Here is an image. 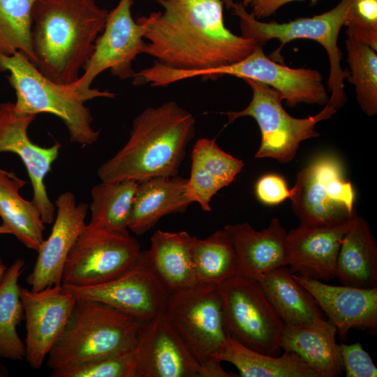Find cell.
I'll list each match as a JSON object with an SVG mask.
<instances>
[{
    "label": "cell",
    "mask_w": 377,
    "mask_h": 377,
    "mask_svg": "<svg viewBox=\"0 0 377 377\" xmlns=\"http://www.w3.org/2000/svg\"><path fill=\"white\" fill-rule=\"evenodd\" d=\"M52 377H138L133 347L61 370Z\"/></svg>",
    "instance_id": "35"
},
{
    "label": "cell",
    "mask_w": 377,
    "mask_h": 377,
    "mask_svg": "<svg viewBox=\"0 0 377 377\" xmlns=\"http://www.w3.org/2000/svg\"><path fill=\"white\" fill-rule=\"evenodd\" d=\"M54 205L57 210L51 232L38 250L33 270L26 279L34 291L61 284L68 253L86 225L89 205L77 202L73 193H61Z\"/></svg>",
    "instance_id": "18"
},
{
    "label": "cell",
    "mask_w": 377,
    "mask_h": 377,
    "mask_svg": "<svg viewBox=\"0 0 377 377\" xmlns=\"http://www.w3.org/2000/svg\"><path fill=\"white\" fill-rule=\"evenodd\" d=\"M192 254L196 283L219 286L238 276L236 252L224 228L205 239L196 237Z\"/></svg>",
    "instance_id": "31"
},
{
    "label": "cell",
    "mask_w": 377,
    "mask_h": 377,
    "mask_svg": "<svg viewBox=\"0 0 377 377\" xmlns=\"http://www.w3.org/2000/svg\"><path fill=\"white\" fill-rule=\"evenodd\" d=\"M0 71L9 72L8 80L15 91L14 107L17 112L57 117L66 126L72 142L86 146L98 140L99 131L93 128L91 113L84 103L95 98H112L115 94L91 88L82 91L74 83L53 82L20 52L8 56L0 54Z\"/></svg>",
    "instance_id": "4"
},
{
    "label": "cell",
    "mask_w": 377,
    "mask_h": 377,
    "mask_svg": "<svg viewBox=\"0 0 377 377\" xmlns=\"http://www.w3.org/2000/svg\"><path fill=\"white\" fill-rule=\"evenodd\" d=\"M133 351L138 377H203L202 365L164 313L140 323Z\"/></svg>",
    "instance_id": "16"
},
{
    "label": "cell",
    "mask_w": 377,
    "mask_h": 377,
    "mask_svg": "<svg viewBox=\"0 0 377 377\" xmlns=\"http://www.w3.org/2000/svg\"><path fill=\"white\" fill-rule=\"evenodd\" d=\"M212 357L233 364L242 377H320L311 365L293 352L270 355L250 349L228 336Z\"/></svg>",
    "instance_id": "28"
},
{
    "label": "cell",
    "mask_w": 377,
    "mask_h": 377,
    "mask_svg": "<svg viewBox=\"0 0 377 377\" xmlns=\"http://www.w3.org/2000/svg\"><path fill=\"white\" fill-rule=\"evenodd\" d=\"M6 269H7L6 266L5 265L4 263L3 262V260L0 257V284L3 279Z\"/></svg>",
    "instance_id": "40"
},
{
    "label": "cell",
    "mask_w": 377,
    "mask_h": 377,
    "mask_svg": "<svg viewBox=\"0 0 377 377\" xmlns=\"http://www.w3.org/2000/svg\"><path fill=\"white\" fill-rule=\"evenodd\" d=\"M221 1L223 3L224 6L228 9H230L235 3L234 0H221Z\"/></svg>",
    "instance_id": "42"
},
{
    "label": "cell",
    "mask_w": 377,
    "mask_h": 377,
    "mask_svg": "<svg viewBox=\"0 0 377 377\" xmlns=\"http://www.w3.org/2000/svg\"><path fill=\"white\" fill-rule=\"evenodd\" d=\"M187 179L176 175L155 177L138 182L128 229L141 235L165 215L183 213L192 203L186 191Z\"/></svg>",
    "instance_id": "23"
},
{
    "label": "cell",
    "mask_w": 377,
    "mask_h": 377,
    "mask_svg": "<svg viewBox=\"0 0 377 377\" xmlns=\"http://www.w3.org/2000/svg\"><path fill=\"white\" fill-rule=\"evenodd\" d=\"M9 376L8 369L0 364V377H7Z\"/></svg>",
    "instance_id": "41"
},
{
    "label": "cell",
    "mask_w": 377,
    "mask_h": 377,
    "mask_svg": "<svg viewBox=\"0 0 377 377\" xmlns=\"http://www.w3.org/2000/svg\"><path fill=\"white\" fill-rule=\"evenodd\" d=\"M8 234L6 230H5L1 225H0V235H6Z\"/></svg>",
    "instance_id": "44"
},
{
    "label": "cell",
    "mask_w": 377,
    "mask_h": 377,
    "mask_svg": "<svg viewBox=\"0 0 377 377\" xmlns=\"http://www.w3.org/2000/svg\"><path fill=\"white\" fill-rule=\"evenodd\" d=\"M293 277L313 295L341 338L352 328L376 329L377 288L332 286L294 274Z\"/></svg>",
    "instance_id": "20"
},
{
    "label": "cell",
    "mask_w": 377,
    "mask_h": 377,
    "mask_svg": "<svg viewBox=\"0 0 377 377\" xmlns=\"http://www.w3.org/2000/svg\"><path fill=\"white\" fill-rule=\"evenodd\" d=\"M36 115L17 112L14 103H0V154L11 152L23 162L32 188V202L38 209L45 224L53 223L56 207L50 200L45 185V178L58 158L61 144L56 142L43 147L32 142L28 128Z\"/></svg>",
    "instance_id": "15"
},
{
    "label": "cell",
    "mask_w": 377,
    "mask_h": 377,
    "mask_svg": "<svg viewBox=\"0 0 377 377\" xmlns=\"http://www.w3.org/2000/svg\"><path fill=\"white\" fill-rule=\"evenodd\" d=\"M138 182H102L92 187L87 226L111 232L129 233L133 202Z\"/></svg>",
    "instance_id": "30"
},
{
    "label": "cell",
    "mask_w": 377,
    "mask_h": 377,
    "mask_svg": "<svg viewBox=\"0 0 377 377\" xmlns=\"http://www.w3.org/2000/svg\"><path fill=\"white\" fill-rule=\"evenodd\" d=\"M244 166L242 160L223 151L216 139L198 140L191 152V169L186 191L190 200L210 212L212 197L230 184Z\"/></svg>",
    "instance_id": "22"
},
{
    "label": "cell",
    "mask_w": 377,
    "mask_h": 377,
    "mask_svg": "<svg viewBox=\"0 0 377 377\" xmlns=\"http://www.w3.org/2000/svg\"><path fill=\"white\" fill-rule=\"evenodd\" d=\"M344 26L348 36L377 51V0H353Z\"/></svg>",
    "instance_id": "36"
},
{
    "label": "cell",
    "mask_w": 377,
    "mask_h": 377,
    "mask_svg": "<svg viewBox=\"0 0 377 377\" xmlns=\"http://www.w3.org/2000/svg\"><path fill=\"white\" fill-rule=\"evenodd\" d=\"M218 290L226 335L253 350L279 355L284 323L258 281L236 276Z\"/></svg>",
    "instance_id": "9"
},
{
    "label": "cell",
    "mask_w": 377,
    "mask_h": 377,
    "mask_svg": "<svg viewBox=\"0 0 377 377\" xmlns=\"http://www.w3.org/2000/svg\"><path fill=\"white\" fill-rule=\"evenodd\" d=\"M255 191L260 202L269 205L281 203L291 195L284 179L276 174L261 177L256 184Z\"/></svg>",
    "instance_id": "38"
},
{
    "label": "cell",
    "mask_w": 377,
    "mask_h": 377,
    "mask_svg": "<svg viewBox=\"0 0 377 377\" xmlns=\"http://www.w3.org/2000/svg\"><path fill=\"white\" fill-rule=\"evenodd\" d=\"M137 239L85 225L66 260L61 285L87 286L112 279L128 269L141 253Z\"/></svg>",
    "instance_id": "11"
},
{
    "label": "cell",
    "mask_w": 377,
    "mask_h": 377,
    "mask_svg": "<svg viewBox=\"0 0 377 377\" xmlns=\"http://www.w3.org/2000/svg\"><path fill=\"white\" fill-rule=\"evenodd\" d=\"M27 182L0 168L1 226L27 248L38 251L44 241L45 223L31 201L20 195Z\"/></svg>",
    "instance_id": "29"
},
{
    "label": "cell",
    "mask_w": 377,
    "mask_h": 377,
    "mask_svg": "<svg viewBox=\"0 0 377 377\" xmlns=\"http://www.w3.org/2000/svg\"><path fill=\"white\" fill-rule=\"evenodd\" d=\"M195 130L193 115L175 101L148 107L135 117L126 143L98 168V177L140 182L176 176Z\"/></svg>",
    "instance_id": "3"
},
{
    "label": "cell",
    "mask_w": 377,
    "mask_h": 377,
    "mask_svg": "<svg viewBox=\"0 0 377 377\" xmlns=\"http://www.w3.org/2000/svg\"><path fill=\"white\" fill-rule=\"evenodd\" d=\"M335 275L343 284L360 288H377V245L368 223L358 215L343 237Z\"/></svg>",
    "instance_id": "27"
},
{
    "label": "cell",
    "mask_w": 377,
    "mask_h": 377,
    "mask_svg": "<svg viewBox=\"0 0 377 377\" xmlns=\"http://www.w3.org/2000/svg\"><path fill=\"white\" fill-rule=\"evenodd\" d=\"M353 0H341L332 9L311 17H300L285 23L260 21L242 2L234 3L232 14L239 20L242 36L263 45L272 39L283 45L304 38L319 43L327 51L330 61L327 87L331 91L327 103L339 110L346 102L344 80L349 71L342 68V54L337 42Z\"/></svg>",
    "instance_id": "6"
},
{
    "label": "cell",
    "mask_w": 377,
    "mask_h": 377,
    "mask_svg": "<svg viewBox=\"0 0 377 377\" xmlns=\"http://www.w3.org/2000/svg\"><path fill=\"white\" fill-rule=\"evenodd\" d=\"M62 287L75 298L106 304L140 322L164 313L170 294L150 265L146 250L112 279L93 286Z\"/></svg>",
    "instance_id": "12"
},
{
    "label": "cell",
    "mask_w": 377,
    "mask_h": 377,
    "mask_svg": "<svg viewBox=\"0 0 377 377\" xmlns=\"http://www.w3.org/2000/svg\"><path fill=\"white\" fill-rule=\"evenodd\" d=\"M236 252L238 276L257 281L263 274L288 266L287 232L276 218L260 231L248 223L227 225Z\"/></svg>",
    "instance_id": "21"
},
{
    "label": "cell",
    "mask_w": 377,
    "mask_h": 377,
    "mask_svg": "<svg viewBox=\"0 0 377 377\" xmlns=\"http://www.w3.org/2000/svg\"><path fill=\"white\" fill-rule=\"evenodd\" d=\"M133 0H119L108 13L102 34L95 42L93 54L84 68V73L74 82L80 90L87 91L94 79L110 70L121 80L133 77V61L143 53V27L131 14Z\"/></svg>",
    "instance_id": "14"
},
{
    "label": "cell",
    "mask_w": 377,
    "mask_h": 377,
    "mask_svg": "<svg viewBox=\"0 0 377 377\" xmlns=\"http://www.w3.org/2000/svg\"><path fill=\"white\" fill-rule=\"evenodd\" d=\"M355 218L334 226L309 227L300 224L287 232L288 265L290 272L322 281L335 278L339 248Z\"/></svg>",
    "instance_id": "19"
},
{
    "label": "cell",
    "mask_w": 377,
    "mask_h": 377,
    "mask_svg": "<svg viewBox=\"0 0 377 377\" xmlns=\"http://www.w3.org/2000/svg\"><path fill=\"white\" fill-rule=\"evenodd\" d=\"M24 265V260L17 258L0 284V357L16 361L25 357L24 343L17 332L24 315L18 283Z\"/></svg>",
    "instance_id": "32"
},
{
    "label": "cell",
    "mask_w": 377,
    "mask_h": 377,
    "mask_svg": "<svg viewBox=\"0 0 377 377\" xmlns=\"http://www.w3.org/2000/svg\"><path fill=\"white\" fill-rule=\"evenodd\" d=\"M163 7L137 20L143 53L168 67L199 71L238 62L258 43L225 25L221 0H156Z\"/></svg>",
    "instance_id": "1"
},
{
    "label": "cell",
    "mask_w": 377,
    "mask_h": 377,
    "mask_svg": "<svg viewBox=\"0 0 377 377\" xmlns=\"http://www.w3.org/2000/svg\"><path fill=\"white\" fill-rule=\"evenodd\" d=\"M254 0H242V3L244 5V6L246 7L249 5H251Z\"/></svg>",
    "instance_id": "43"
},
{
    "label": "cell",
    "mask_w": 377,
    "mask_h": 377,
    "mask_svg": "<svg viewBox=\"0 0 377 377\" xmlns=\"http://www.w3.org/2000/svg\"><path fill=\"white\" fill-rule=\"evenodd\" d=\"M343 172L338 158L323 154L297 172L290 199L301 225L334 226L357 215L354 188Z\"/></svg>",
    "instance_id": "7"
},
{
    "label": "cell",
    "mask_w": 377,
    "mask_h": 377,
    "mask_svg": "<svg viewBox=\"0 0 377 377\" xmlns=\"http://www.w3.org/2000/svg\"><path fill=\"white\" fill-rule=\"evenodd\" d=\"M257 281L284 324L315 326L328 320L313 295L294 279L287 266L266 272Z\"/></svg>",
    "instance_id": "24"
},
{
    "label": "cell",
    "mask_w": 377,
    "mask_h": 377,
    "mask_svg": "<svg viewBox=\"0 0 377 377\" xmlns=\"http://www.w3.org/2000/svg\"><path fill=\"white\" fill-rule=\"evenodd\" d=\"M164 314L200 364L226 338L218 286L195 283L170 293Z\"/></svg>",
    "instance_id": "10"
},
{
    "label": "cell",
    "mask_w": 377,
    "mask_h": 377,
    "mask_svg": "<svg viewBox=\"0 0 377 377\" xmlns=\"http://www.w3.org/2000/svg\"><path fill=\"white\" fill-rule=\"evenodd\" d=\"M25 318V357L34 369H39L66 325L76 298L56 285L34 291L21 288Z\"/></svg>",
    "instance_id": "17"
},
{
    "label": "cell",
    "mask_w": 377,
    "mask_h": 377,
    "mask_svg": "<svg viewBox=\"0 0 377 377\" xmlns=\"http://www.w3.org/2000/svg\"><path fill=\"white\" fill-rule=\"evenodd\" d=\"M37 0H0V54L22 52L34 63L32 10Z\"/></svg>",
    "instance_id": "33"
},
{
    "label": "cell",
    "mask_w": 377,
    "mask_h": 377,
    "mask_svg": "<svg viewBox=\"0 0 377 377\" xmlns=\"http://www.w3.org/2000/svg\"><path fill=\"white\" fill-rule=\"evenodd\" d=\"M108 13L95 0H37L32 10L34 64L53 82H76Z\"/></svg>",
    "instance_id": "2"
},
{
    "label": "cell",
    "mask_w": 377,
    "mask_h": 377,
    "mask_svg": "<svg viewBox=\"0 0 377 377\" xmlns=\"http://www.w3.org/2000/svg\"><path fill=\"white\" fill-rule=\"evenodd\" d=\"M337 333V327L329 320L315 326L284 324L280 346L298 355L320 377H338L343 366Z\"/></svg>",
    "instance_id": "25"
},
{
    "label": "cell",
    "mask_w": 377,
    "mask_h": 377,
    "mask_svg": "<svg viewBox=\"0 0 377 377\" xmlns=\"http://www.w3.org/2000/svg\"><path fill=\"white\" fill-rule=\"evenodd\" d=\"M350 71L357 101L368 116L377 114V54L369 45L348 36L345 41Z\"/></svg>",
    "instance_id": "34"
},
{
    "label": "cell",
    "mask_w": 377,
    "mask_h": 377,
    "mask_svg": "<svg viewBox=\"0 0 377 377\" xmlns=\"http://www.w3.org/2000/svg\"><path fill=\"white\" fill-rule=\"evenodd\" d=\"M140 323L106 304L76 298L47 366L61 370L131 348Z\"/></svg>",
    "instance_id": "5"
},
{
    "label": "cell",
    "mask_w": 377,
    "mask_h": 377,
    "mask_svg": "<svg viewBox=\"0 0 377 377\" xmlns=\"http://www.w3.org/2000/svg\"><path fill=\"white\" fill-rule=\"evenodd\" d=\"M303 0H254L252 6V14L258 19L270 16L283 5L295 1ZM312 3L318 0H310Z\"/></svg>",
    "instance_id": "39"
},
{
    "label": "cell",
    "mask_w": 377,
    "mask_h": 377,
    "mask_svg": "<svg viewBox=\"0 0 377 377\" xmlns=\"http://www.w3.org/2000/svg\"><path fill=\"white\" fill-rule=\"evenodd\" d=\"M243 80L252 90L249 104L239 111L220 113L228 117L227 124L247 116L256 121L261 133V142L256 158H271L283 163L291 161L302 141L320 135L315 128L316 124L329 119L337 111L327 103L313 116L295 118L283 108L282 97L275 89L256 80Z\"/></svg>",
    "instance_id": "8"
},
{
    "label": "cell",
    "mask_w": 377,
    "mask_h": 377,
    "mask_svg": "<svg viewBox=\"0 0 377 377\" xmlns=\"http://www.w3.org/2000/svg\"><path fill=\"white\" fill-rule=\"evenodd\" d=\"M195 239L186 231L161 230L151 237L147 256L170 293L196 283L192 254Z\"/></svg>",
    "instance_id": "26"
},
{
    "label": "cell",
    "mask_w": 377,
    "mask_h": 377,
    "mask_svg": "<svg viewBox=\"0 0 377 377\" xmlns=\"http://www.w3.org/2000/svg\"><path fill=\"white\" fill-rule=\"evenodd\" d=\"M343 370L347 377H376L377 368L360 343L339 344Z\"/></svg>",
    "instance_id": "37"
},
{
    "label": "cell",
    "mask_w": 377,
    "mask_h": 377,
    "mask_svg": "<svg viewBox=\"0 0 377 377\" xmlns=\"http://www.w3.org/2000/svg\"><path fill=\"white\" fill-rule=\"evenodd\" d=\"M232 75L261 82L278 91L289 107L302 103L325 105L329 96L316 70L293 68L278 64L267 57L263 45L258 44L244 59L227 66L199 71H188V78L217 77Z\"/></svg>",
    "instance_id": "13"
}]
</instances>
